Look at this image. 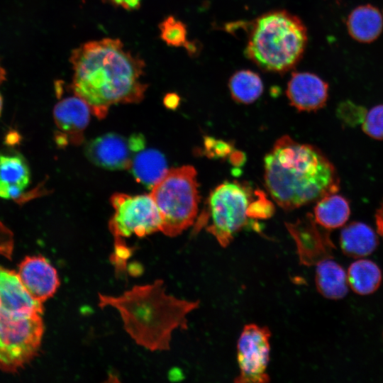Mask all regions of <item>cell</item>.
<instances>
[{
    "label": "cell",
    "mask_w": 383,
    "mask_h": 383,
    "mask_svg": "<svg viewBox=\"0 0 383 383\" xmlns=\"http://www.w3.org/2000/svg\"><path fill=\"white\" fill-rule=\"evenodd\" d=\"M375 223L377 232L383 239V201L375 213Z\"/></svg>",
    "instance_id": "f546056e"
},
{
    "label": "cell",
    "mask_w": 383,
    "mask_h": 383,
    "mask_svg": "<svg viewBox=\"0 0 383 383\" xmlns=\"http://www.w3.org/2000/svg\"><path fill=\"white\" fill-rule=\"evenodd\" d=\"M30 179V168L21 153L13 149L0 150V198L17 199Z\"/></svg>",
    "instance_id": "9a60e30c"
},
{
    "label": "cell",
    "mask_w": 383,
    "mask_h": 383,
    "mask_svg": "<svg viewBox=\"0 0 383 383\" xmlns=\"http://www.w3.org/2000/svg\"><path fill=\"white\" fill-rule=\"evenodd\" d=\"M362 128L370 138L383 140V104L372 107L365 114Z\"/></svg>",
    "instance_id": "d4e9b609"
},
{
    "label": "cell",
    "mask_w": 383,
    "mask_h": 383,
    "mask_svg": "<svg viewBox=\"0 0 383 383\" xmlns=\"http://www.w3.org/2000/svg\"><path fill=\"white\" fill-rule=\"evenodd\" d=\"M297 250L299 262L304 265H315L319 261L331 257L332 243L328 235L320 231L311 213L294 223H286Z\"/></svg>",
    "instance_id": "7c38bea8"
},
{
    "label": "cell",
    "mask_w": 383,
    "mask_h": 383,
    "mask_svg": "<svg viewBox=\"0 0 383 383\" xmlns=\"http://www.w3.org/2000/svg\"><path fill=\"white\" fill-rule=\"evenodd\" d=\"M350 215L348 201L337 193L321 198L313 209V218L317 224L326 230H333L343 226Z\"/></svg>",
    "instance_id": "ffe728a7"
},
{
    "label": "cell",
    "mask_w": 383,
    "mask_h": 383,
    "mask_svg": "<svg viewBox=\"0 0 383 383\" xmlns=\"http://www.w3.org/2000/svg\"><path fill=\"white\" fill-rule=\"evenodd\" d=\"M14 245L12 231L0 221V255L11 259Z\"/></svg>",
    "instance_id": "83f0119b"
},
{
    "label": "cell",
    "mask_w": 383,
    "mask_h": 383,
    "mask_svg": "<svg viewBox=\"0 0 383 383\" xmlns=\"http://www.w3.org/2000/svg\"><path fill=\"white\" fill-rule=\"evenodd\" d=\"M231 162L235 165H240L245 162V155L241 152H235L231 154Z\"/></svg>",
    "instance_id": "1f68e13d"
},
{
    "label": "cell",
    "mask_w": 383,
    "mask_h": 383,
    "mask_svg": "<svg viewBox=\"0 0 383 383\" xmlns=\"http://www.w3.org/2000/svg\"><path fill=\"white\" fill-rule=\"evenodd\" d=\"M43 304L28 293L18 273L0 265V306L22 315H42Z\"/></svg>",
    "instance_id": "2e32d148"
},
{
    "label": "cell",
    "mask_w": 383,
    "mask_h": 383,
    "mask_svg": "<svg viewBox=\"0 0 383 383\" xmlns=\"http://www.w3.org/2000/svg\"><path fill=\"white\" fill-rule=\"evenodd\" d=\"M250 199L248 187L238 182H224L211 192L208 211L201 215L196 223L198 227L194 229L198 231L210 218L206 231L221 247H227L235 233L247 224Z\"/></svg>",
    "instance_id": "52a82bcc"
},
{
    "label": "cell",
    "mask_w": 383,
    "mask_h": 383,
    "mask_svg": "<svg viewBox=\"0 0 383 383\" xmlns=\"http://www.w3.org/2000/svg\"><path fill=\"white\" fill-rule=\"evenodd\" d=\"M91 113L86 101L75 94L57 102L53 109L54 121L57 128L55 138L57 145L82 144Z\"/></svg>",
    "instance_id": "8fae6325"
},
{
    "label": "cell",
    "mask_w": 383,
    "mask_h": 383,
    "mask_svg": "<svg viewBox=\"0 0 383 383\" xmlns=\"http://www.w3.org/2000/svg\"><path fill=\"white\" fill-rule=\"evenodd\" d=\"M141 134L126 137L109 133L90 140L85 147L88 159L96 165L111 170H129L134 156L145 147Z\"/></svg>",
    "instance_id": "30bf717a"
},
{
    "label": "cell",
    "mask_w": 383,
    "mask_h": 383,
    "mask_svg": "<svg viewBox=\"0 0 383 383\" xmlns=\"http://www.w3.org/2000/svg\"><path fill=\"white\" fill-rule=\"evenodd\" d=\"M228 87L232 99L243 104L255 101L264 89L259 74L249 70L235 72L229 79Z\"/></svg>",
    "instance_id": "603a6c76"
},
{
    "label": "cell",
    "mask_w": 383,
    "mask_h": 383,
    "mask_svg": "<svg viewBox=\"0 0 383 383\" xmlns=\"http://www.w3.org/2000/svg\"><path fill=\"white\" fill-rule=\"evenodd\" d=\"M346 26L350 35L360 43L375 40L383 29V17L379 10L371 4L361 5L349 14Z\"/></svg>",
    "instance_id": "d6986e66"
},
{
    "label": "cell",
    "mask_w": 383,
    "mask_h": 383,
    "mask_svg": "<svg viewBox=\"0 0 383 383\" xmlns=\"http://www.w3.org/2000/svg\"><path fill=\"white\" fill-rule=\"evenodd\" d=\"M18 275L28 293L43 304L60 286L56 269L43 256H27L18 265Z\"/></svg>",
    "instance_id": "4fadbf2b"
},
{
    "label": "cell",
    "mask_w": 383,
    "mask_h": 383,
    "mask_svg": "<svg viewBox=\"0 0 383 383\" xmlns=\"http://www.w3.org/2000/svg\"><path fill=\"white\" fill-rule=\"evenodd\" d=\"M271 331L255 323L245 325L237 342L239 373L235 383H267L270 358Z\"/></svg>",
    "instance_id": "9c48e42d"
},
{
    "label": "cell",
    "mask_w": 383,
    "mask_h": 383,
    "mask_svg": "<svg viewBox=\"0 0 383 383\" xmlns=\"http://www.w3.org/2000/svg\"><path fill=\"white\" fill-rule=\"evenodd\" d=\"M142 0H103L105 3H109L115 7H121L126 11L138 9L141 6Z\"/></svg>",
    "instance_id": "f1b7e54d"
},
{
    "label": "cell",
    "mask_w": 383,
    "mask_h": 383,
    "mask_svg": "<svg viewBox=\"0 0 383 383\" xmlns=\"http://www.w3.org/2000/svg\"><path fill=\"white\" fill-rule=\"evenodd\" d=\"M160 37L168 45L185 46L187 40L186 26L174 16H170L159 24Z\"/></svg>",
    "instance_id": "cb8c5ba5"
},
{
    "label": "cell",
    "mask_w": 383,
    "mask_h": 383,
    "mask_svg": "<svg viewBox=\"0 0 383 383\" xmlns=\"http://www.w3.org/2000/svg\"><path fill=\"white\" fill-rule=\"evenodd\" d=\"M257 199L249 203L247 213L248 218H269L274 212L273 204L269 201L262 191H256Z\"/></svg>",
    "instance_id": "484cf974"
},
{
    "label": "cell",
    "mask_w": 383,
    "mask_h": 383,
    "mask_svg": "<svg viewBox=\"0 0 383 383\" xmlns=\"http://www.w3.org/2000/svg\"><path fill=\"white\" fill-rule=\"evenodd\" d=\"M346 272L349 287L359 295L373 294L379 289L382 281L379 267L374 261L365 257L352 262Z\"/></svg>",
    "instance_id": "7402d4cb"
},
{
    "label": "cell",
    "mask_w": 383,
    "mask_h": 383,
    "mask_svg": "<svg viewBox=\"0 0 383 383\" xmlns=\"http://www.w3.org/2000/svg\"><path fill=\"white\" fill-rule=\"evenodd\" d=\"M44 324L40 314L22 315L0 306V370L16 372L37 355Z\"/></svg>",
    "instance_id": "8992f818"
},
{
    "label": "cell",
    "mask_w": 383,
    "mask_h": 383,
    "mask_svg": "<svg viewBox=\"0 0 383 383\" xmlns=\"http://www.w3.org/2000/svg\"><path fill=\"white\" fill-rule=\"evenodd\" d=\"M70 62L74 94L99 119L106 116L112 105L137 104L145 97V62L126 50L118 38L83 43L72 51Z\"/></svg>",
    "instance_id": "6da1fadb"
},
{
    "label": "cell",
    "mask_w": 383,
    "mask_h": 383,
    "mask_svg": "<svg viewBox=\"0 0 383 383\" xmlns=\"http://www.w3.org/2000/svg\"><path fill=\"white\" fill-rule=\"evenodd\" d=\"M306 43V28L297 16L273 11L253 21L245 54L262 70L282 73L299 61Z\"/></svg>",
    "instance_id": "277c9868"
},
{
    "label": "cell",
    "mask_w": 383,
    "mask_h": 383,
    "mask_svg": "<svg viewBox=\"0 0 383 383\" xmlns=\"http://www.w3.org/2000/svg\"><path fill=\"white\" fill-rule=\"evenodd\" d=\"M111 203L114 213L109 226L116 245L124 244L123 238H141L160 231V215L150 194L115 193Z\"/></svg>",
    "instance_id": "ba28073f"
},
{
    "label": "cell",
    "mask_w": 383,
    "mask_h": 383,
    "mask_svg": "<svg viewBox=\"0 0 383 383\" xmlns=\"http://www.w3.org/2000/svg\"><path fill=\"white\" fill-rule=\"evenodd\" d=\"M193 166L169 169L151 188L150 194L160 218V231L175 237L191 226L197 215L199 184Z\"/></svg>",
    "instance_id": "5b68a950"
},
{
    "label": "cell",
    "mask_w": 383,
    "mask_h": 383,
    "mask_svg": "<svg viewBox=\"0 0 383 383\" xmlns=\"http://www.w3.org/2000/svg\"><path fill=\"white\" fill-rule=\"evenodd\" d=\"M287 96L299 111H314L323 108L328 97V84L310 72H293L288 82Z\"/></svg>",
    "instance_id": "5bb4252c"
},
{
    "label": "cell",
    "mask_w": 383,
    "mask_h": 383,
    "mask_svg": "<svg viewBox=\"0 0 383 383\" xmlns=\"http://www.w3.org/2000/svg\"><path fill=\"white\" fill-rule=\"evenodd\" d=\"M315 284L326 299L338 300L348 292L347 272L338 262L328 257L315 265Z\"/></svg>",
    "instance_id": "e0dca14e"
},
{
    "label": "cell",
    "mask_w": 383,
    "mask_h": 383,
    "mask_svg": "<svg viewBox=\"0 0 383 383\" xmlns=\"http://www.w3.org/2000/svg\"><path fill=\"white\" fill-rule=\"evenodd\" d=\"M164 102L168 108L174 109L179 104V97L175 93H170L165 96Z\"/></svg>",
    "instance_id": "4dcf8cb0"
},
{
    "label": "cell",
    "mask_w": 383,
    "mask_h": 383,
    "mask_svg": "<svg viewBox=\"0 0 383 383\" xmlns=\"http://www.w3.org/2000/svg\"><path fill=\"white\" fill-rule=\"evenodd\" d=\"M377 233L368 225L352 222L345 226L340 234V246L343 254L353 258H362L371 255L377 248Z\"/></svg>",
    "instance_id": "ac0fdd59"
},
{
    "label": "cell",
    "mask_w": 383,
    "mask_h": 383,
    "mask_svg": "<svg viewBox=\"0 0 383 383\" xmlns=\"http://www.w3.org/2000/svg\"><path fill=\"white\" fill-rule=\"evenodd\" d=\"M168 170L165 156L154 149H143L136 153L129 168L138 182L150 189Z\"/></svg>",
    "instance_id": "44dd1931"
},
{
    "label": "cell",
    "mask_w": 383,
    "mask_h": 383,
    "mask_svg": "<svg viewBox=\"0 0 383 383\" xmlns=\"http://www.w3.org/2000/svg\"><path fill=\"white\" fill-rule=\"evenodd\" d=\"M265 183L283 209L293 210L338 193L340 178L327 157L316 147L279 138L264 159Z\"/></svg>",
    "instance_id": "7a4b0ae2"
},
{
    "label": "cell",
    "mask_w": 383,
    "mask_h": 383,
    "mask_svg": "<svg viewBox=\"0 0 383 383\" xmlns=\"http://www.w3.org/2000/svg\"><path fill=\"white\" fill-rule=\"evenodd\" d=\"M205 152L208 157H223L232 152V145L221 140L207 137L204 140Z\"/></svg>",
    "instance_id": "4316f807"
},
{
    "label": "cell",
    "mask_w": 383,
    "mask_h": 383,
    "mask_svg": "<svg viewBox=\"0 0 383 383\" xmlns=\"http://www.w3.org/2000/svg\"><path fill=\"white\" fill-rule=\"evenodd\" d=\"M6 72L0 64V85L6 80Z\"/></svg>",
    "instance_id": "d6a6232c"
},
{
    "label": "cell",
    "mask_w": 383,
    "mask_h": 383,
    "mask_svg": "<svg viewBox=\"0 0 383 383\" xmlns=\"http://www.w3.org/2000/svg\"><path fill=\"white\" fill-rule=\"evenodd\" d=\"M2 108H3V98L0 94V116L1 114Z\"/></svg>",
    "instance_id": "836d02e7"
},
{
    "label": "cell",
    "mask_w": 383,
    "mask_h": 383,
    "mask_svg": "<svg viewBox=\"0 0 383 383\" xmlns=\"http://www.w3.org/2000/svg\"><path fill=\"white\" fill-rule=\"evenodd\" d=\"M199 304V300L167 294L161 279L134 286L116 296L99 294V306L116 309L128 335L150 351L169 350L173 331L187 329V316Z\"/></svg>",
    "instance_id": "3957f363"
}]
</instances>
